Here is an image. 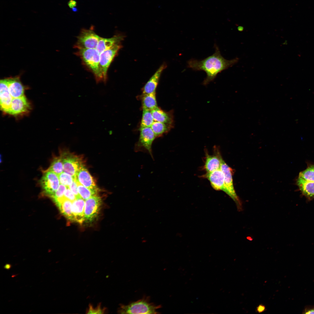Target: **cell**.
I'll list each match as a JSON object with an SVG mask.
<instances>
[{
  "mask_svg": "<svg viewBox=\"0 0 314 314\" xmlns=\"http://www.w3.org/2000/svg\"><path fill=\"white\" fill-rule=\"evenodd\" d=\"M106 310L105 308H101V303H99L95 308H94L92 305L90 304L89 305L88 308L87 310L86 313L103 314L105 313Z\"/></svg>",
  "mask_w": 314,
  "mask_h": 314,
  "instance_id": "cell-31",
  "label": "cell"
},
{
  "mask_svg": "<svg viewBox=\"0 0 314 314\" xmlns=\"http://www.w3.org/2000/svg\"><path fill=\"white\" fill-rule=\"evenodd\" d=\"M143 94L142 100L143 109L152 110L158 107L156 92Z\"/></svg>",
  "mask_w": 314,
  "mask_h": 314,
  "instance_id": "cell-23",
  "label": "cell"
},
{
  "mask_svg": "<svg viewBox=\"0 0 314 314\" xmlns=\"http://www.w3.org/2000/svg\"><path fill=\"white\" fill-rule=\"evenodd\" d=\"M13 97L11 96L8 88L6 78L0 81V104L2 111L8 114Z\"/></svg>",
  "mask_w": 314,
  "mask_h": 314,
  "instance_id": "cell-13",
  "label": "cell"
},
{
  "mask_svg": "<svg viewBox=\"0 0 314 314\" xmlns=\"http://www.w3.org/2000/svg\"><path fill=\"white\" fill-rule=\"evenodd\" d=\"M77 54L93 74L96 82L104 81L103 72L100 63V53L96 49L78 48Z\"/></svg>",
  "mask_w": 314,
  "mask_h": 314,
  "instance_id": "cell-2",
  "label": "cell"
},
{
  "mask_svg": "<svg viewBox=\"0 0 314 314\" xmlns=\"http://www.w3.org/2000/svg\"><path fill=\"white\" fill-rule=\"evenodd\" d=\"M64 197L65 198L72 202L76 198L75 195L71 191L69 187H67L64 193Z\"/></svg>",
  "mask_w": 314,
  "mask_h": 314,
  "instance_id": "cell-32",
  "label": "cell"
},
{
  "mask_svg": "<svg viewBox=\"0 0 314 314\" xmlns=\"http://www.w3.org/2000/svg\"><path fill=\"white\" fill-rule=\"evenodd\" d=\"M265 309V307L262 305L259 306L257 310L258 312H261L263 311Z\"/></svg>",
  "mask_w": 314,
  "mask_h": 314,
  "instance_id": "cell-36",
  "label": "cell"
},
{
  "mask_svg": "<svg viewBox=\"0 0 314 314\" xmlns=\"http://www.w3.org/2000/svg\"><path fill=\"white\" fill-rule=\"evenodd\" d=\"M67 187L63 185L60 184L57 190L51 197L54 202H56L65 198L64 194Z\"/></svg>",
  "mask_w": 314,
  "mask_h": 314,
  "instance_id": "cell-30",
  "label": "cell"
},
{
  "mask_svg": "<svg viewBox=\"0 0 314 314\" xmlns=\"http://www.w3.org/2000/svg\"><path fill=\"white\" fill-rule=\"evenodd\" d=\"M40 182L45 193L50 197L53 195L60 185L58 175L49 171L44 172Z\"/></svg>",
  "mask_w": 314,
  "mask_h": 314,
  "instance_id": "cell-6",
  "label": "cell"
},
{
  "mask_svg": "<svg viewBox=\"0 0 314 314\" xmlns=\"http://www.w3.org/2000/svg\"><path fill=\"white\" fill-rule=\"evenodd\" d=\"M215 51L212 55L200 60L192 58L187 63L188 67L195 71H203L206 76L202 83L205 86L213 81L217 75L222 71L237 63L239 58H236L231 60L225 59L221 55L218 46L215 44Z\"/></svg>",
  "mask_w": 314,
  "mask_h": 314,
  "instance_id": "cell-1",
  "label": "cell"
},
{
  "mask_svg": "<svg viewBox=\"0 0 314 314\" xmlns=\"http://www.w3.org/2000/svg\"><path fill=\"white\" fill-rule=\"evenodd\" d=\"M238 29L240 31H242L243 30V28L242 26H239L238 27Z\"/></svg>",
  "mask_w": 314,
  "mask_h": 314,
  "instance_id": "cell-38",
  "label": "cell"
},
{
  "mask_svg": "<svg viewBox=\"0 0 314 314\" xmlns=\"http://www.w3.org/2000/svg\"><path fill=\"white\" fill-rule=\"evenodd\" d=\"M220 159V169L224 174L225 185L228 191V195L238 203H239V200L233 186L232 177L233 170L225 162L221 156Z\"/></svg>",
  "mask_w": 314,
  "mask_h": 314,
  "instance_id": "cell-10",
  "label": "cell"
},
{
  "mask_svg": "<svg viewBox=\"0 0 314 314\" xmlns=\"http://www.w3.org/2000/svg\"><path fill=\"white\" fill-rule=\"evenodd\" d=\"M303 313L314 314V306L306 307L303 311Z\"/></svg>",
  "mask_w": 314,
  "mask_h": 314,
  "instance_id": "cell-34",
  "label": "cell"
},
{
  "mask_svg": "<svg viewBox=\"0 0 314 314\" xmlns=\"http://www.w3.org/2000/svg\"><path fill=\"white\" fill-rule=\"evenodd\" d=\"M68 187L75 195L76 198L80 196L78 191L77 183L75 179H74L72 182Z\"/></svg>",
  "mask_w": 314,
  "mask_h": 314,
  "instance_id": "cell-33",
  "label": "cell"
},
{
  "mask_svg": "<svg viewBox=\"0 0 314 314\" xmlns=\"http://www.w3.org/2000/svg\"><path fill=\"white\" fill-rule=\"evenodd\" d=\"M100 37L91 29H82L77 37L76 48L96 49Z\"/></svg>",
  "mask_w": 314,
  "mask_h": 314,
  "instance_id": "cell-5",
  "label": "cell"
},
{
  "mask_svg": "<svg viewBox=\"0 0 314 314\" xmlns=\"http://www.w3.org/2000/svg\"><path fill=\"white\" fill-rule=\"evenodd\" d=\"M296 184L302 195L307 200L314 199V181H307L298 177Z\"/></svg>",
  "mask_w": 314,
  "mask_h": 314,
  "instance_id": "cell-18",
  "label": "cell"
},
{
  "mask_svg": "<svg viewBox=\"0 0 314 314\" xmlns=\"http://www.w3.org/2000/svg\"><path fill=\"white\" fill-rule=\"evenodd\" d=\"M74 179L89 189L98 190L93 177L83 165L79 169Z\"/></svg>",
  "mask_w": 314,
  "mask_h": 314,
  "instance_id": "cell-14",
  "label": "cell"
},
{
  "mask_svg": "<svg viewBox=\"0 0 314 314\" xmlns=\"http://www.w3.org/2000/svg\"><path fill=\"white\" fill-rule=\"evenodd\" d=\"M101 204V198L97 195L85 200L84 214L85 221L93 220L98 214Z\"/></svg>",
  "mask_w": 314,
  "mask_h": 314,
  "instance_id": "cell-8",
  "label": "cell"
},
{
  "mask_svg": "<svg viewBox=\"0 0 314 314\" xmlns=\"http://www.w3.org/2000/svg\"><path fill=\"white\" fill-rule=\"evenodd\" d=\"M12 265L11 264L7 263L4 266V268L7 270H9L10 269Z\"/></svg>",
  "mask_w": 314,
  "mask_h": 314,
  "instance_id": "cell-37",
  "label": "cell"
},
{
  "mask_svg": "<svg viewBox=\"0 0 314 314\" xmlns=\"http://www.w3.org/2000/svg\"><path fill=\"white\" fill-rule=\"evenodd\" d=\"M220 153L217 151L216 155H211L206 153L204 168L207 172H210L220 168L221 161Z\"/></svg>",
  "mask_w": 314,
  "mask_h": 314,
  "instance_id": "cell-20",
  "label": "cell"
},
{
  "mask_svg": "<svg viewBox=\"0 0 314 314\" xmlns=\"http://www.w3.org/2000/svg\"><path fill=\"white\" fill-rule=\"evenodd\" d=\"M122 46L121 43L117 44L100 54V63L104 77V82H106L108 68Z\"/></svg>",
  "mask_w": 314,
  "mask_h": 314,
  "instance_id": "cell-7",
  "label": "cell"
},
{
  "mask_svg": "<svg viewBox=\"0 0 314 314\" xmlns=\"http://www.w3.org/2000/svg\"><path fill=\"white\" fill-rule=\"evenodd\" d=\"M77 3L75 0H70L68 3V5L69 7L73 9L75 8L77 6Z\"/></svg>",
  "mask_w": 314,
  "mask_h": 314,
  "instance_id": "cell-35",
  "label": "cell"
},
{
  "mask_svg": "<svg viewBox=\"0 0 314 314\" xmlns=\"http://www.w3.org/2000/svg\"><path fill=\"white\" fill-rule=\"evenodd\" d=\"M155 121L174 124L173 111H164L158 107L151 110Z\"/></svg>",
  "mask_w": 314,
  "mask_h": 314,
  "instance_id": "cell-21",
  "label": "cell"
},
{
  "mask_svg": "<svg viewBox=\"0 0 314 314\" xmlns=\"http://www.w3.org/2000/svg\"><path fill=\"white\" fill-rule=\"evenodd\" d=\"M58 176L60 183L67 187H69L74 179L71 175L64 172L58 175Z\"/></svg>",
  "mask_w": 314,
  "mask_h": 314,
  "instance_id": "cell-29",
  "label": "cell"
},
{
  "mask_svg": "<svg viewBox=\"0 0 314 314\" xmlns=\"http://www.w3.org/2000/svg\"><path fill=\"white\" fill-rule=\"evenodd\" d=\"M76 182L79 194L80 197L84 200H85L93 196L97 195L98 190L89 189L81 185L78 182Z\"/></svg>",
  "mask_w": 314,
  "mask_h": 314,
  "instance_id": "cell-25",
  "label": "cell"
},
{
  "mask_svg": "<svg viewBox=\"0 0 314 314\" xmlns=\"http://www.w3.org/2000/svg\"><path fill=\"white\" fill-rule=\"evenodd\" d=\"M203 177L210 182L212 187L217 190H222L229 195L224 183V176L220 168L210 172H207Z\"/></svg>",
  "mask_w": 314,
  "mask_h": 314,
  "instance_id": "cell-12",
  "label": "cell"
},
{
  "mask_svg": "<svg viewBox=\"0 0 314 314\" xmlns=\"http://www.w3.org/2000/svg\"><path fill=\"white\" fill-rule=\"evenodd\" d=\"M72 202L64 198L56 202V205L62 213L68 220L73 221L72 211Z\"/></svg>",
  "mask_w": 314,
  "mask_h": 314,
  "instance_id": "cell-22",
  "label": "cell"
},
{
  "mask_svg": "<svg viewBox=\"0 0 314 314\" xmlns=\"http://www.w3.org/2000/svg\"><path fill=\"white\" fill-rule=\"evenodd\" d=\"M46 171L52 172L58 175L63 172V165L61 156L54 158L50 167Z\"/></svg>",
  "mask_w": 314,
  "mask_h": 314,
  "instance_id": "cell-26",
  "label": "cell"
},
{
  "mask_svg": "<svg viewBox=\"0 0 314 314\" xmlns=\"http://www.w3.org/2000/svg\"><path fill=\"white\" fill-rule=\"evenodd\" d=\"M30 109V104L24 95L13 99L8 114L14 116L21 115L28 113Z\"/></svg>",
  "mask_w": 314,
  "mask_h": 314,
  "instance_id": "cell-11",
  "label": "cell"
},
{
  "mask_svg": "<svg viewBox=\"0 0 314 314\" xmlns=\"http://www.w3.org/2000/svg\"><path fill=\"white\" fill-rule=\"evenodd\" d=\"M166 67L165 64L163 63L159 67L144 87L143 94L156 92L160 76Z\"/></svg>",
  "mask_w": 314,
  "mask_h": 314,
  "instance_id": "cell-17",
  "label": "cell"
},
{
  "mask_svg": "<svg viewBox=\"0 0 314 314\" xmlns=\"http://www.w3.org/2000/svg\"><path fill=\"white\" fill-rule=\"evenodd\" d=\"M140 131L139 138L135 146V151H146L153 158L151 147L156 136L151 127H140Z\"/></svg>",
  "mask_w": 314,
  "mask_h": 314,
  "instance_id": "cell-4",
  "label": "cell"
},
{
  "mask_svg": "<svg viewBox=\"0 0 314 314\" xmlns=\"http://www.w3.org/2000/svg\"><path fill=\"white\" fill-rule=\"evenodd\" d=\"M154 121L151 110L143 109L140 127H151Z\"/></svg>",
  "mask_w": 314,
  "mask_h": 314,
  "instance_id": "cell-27",
  "label": "cell"
},
{
  "mask_svg": "<svg viewBox=\"0 0 314 314\" xmlns=\"http://www.w3.org/2000/svg\"><path fill=\"white\" fill-rule=\"evenodd\" d=\"M174 124L154 121L151 126L156 137H160L169 132L174 127Z\"/></svg>",
  "mask_w": 314,
  "mask_h": 314,
  "instance_id": "cell-24",
  "label": "cell"
},
{
  "mask_svg": "<svg viewBox=\"0 0 314 314\" xmlns=\"http://www.w3.org/2000/svg\"><path fill=\"white\" fill-rule=\"evenodd\" d=\"M124 37L123 35H115L109 38L100 37L96 49L100 54L113 46L121 43Z\"/></svg>",
  "mask_w": 314,
  "mask_h": 314,
  "instance_id": "cell-19",
  "label": "cell"
},
{
  "mask_svg": "<svg viewBox=\"0 0 314 314\" xmlns=\"http://www.w3.org/2000/svg\"><path fill=\"white\" fill-rule=\"evenodd\" d=\"M60 156L63 163L64 172L75 179L78 171L83 165L81 160L77 156L67 153H63Z\"/></svg>",
  "mask_w": 314,
  "mask_h": 314,
  "instance_id": "cell-9",
  "label": "cell"
},
{
  "mask_svg": "<svg viewBox=\"0 0 314 314\" xmlns=\"http://www.w3.org/2000/svg\"><path fill=\"white\" fill-rule=\"evenodd\" d=\"M85 200L81 197H78L72 202V211L73 221L82 224L85 221L84 210Z\"/></svg>",
  "mask_w": 314,
  "mask_h": 314,
  "instance_id": "cell-16",
  "label": "cell"
},
{
  "mask_svg": "<svg viewBox=\"0 0 314 314\" xmlns=\"http://www.w3.org/2000/svg\"><path fill=\"white\" fill-rule=\"evenodd\" d=\"M161 307L150 302L149 297H144L127 305L121 304L117 312L119 314H159L157 310Z\"/></svg>",
  "mask_w": 314,
  "mask_h": 314,
  "instance_id": "cell-3",
  "label": "cell"
},
{
  "mask_svg": "<svg viewBox=\"0 0 314 314\" xmlns=\"http://www.w3.org/2000/svg\"><path fill=\"white\" fill-rule=\"evenodd\" d=\"M298 177L307 181H314V163L308 164L306 169L299 173Z\"/></svg>",
  "mask_w": 314,
  "mask_h": 314,
  "instance_id": "cell-28",
  "label": "cell"
},
{
  "mask_svg": "<svg viewBox=\"0 0 314 314\" xmlns=\"http://www.w3.org/2000/svg\"><path fill=\"white\" fill-rule=\"evenodd\" d=\"M6 79L10 93L13 98L24 95V88L19 76L8 78Z\"/></svg>",
  "mask_w": 314,
  "mask_h": 314,
  "instance_id": "cell-15",
  "label": "cell"
}]
</instances>
